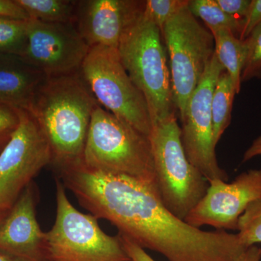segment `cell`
I'll list each match as a JSON object with an SVG mask.
<instances>
[{
  "label": "cell",
  "instance_id": "6da1fadb",
  "mask_svg": "<svg viewBox=\"0 0 261 261\" xmlns=\"http://www.w3.org/2000/svg\"><path fill=\"white\" fill-rule=\"evenodd\" d=\"M68 187L97 219L107 220L120 234L169 261H235L247 249L237 233L203 231L178 219L159 192L129 176L82 166Z\"/></svg>",
  "mask_w": 261,
  "mask_h": 261
},
{
  "label": "cell",
  "instance_id": "7a4b0ae2",
  "mask_svg": "<svg viewBox=\"0 0 261 261\" xmlns=\"http://www.w3.org/2000/svg\"><path fill=\"white\" fill-rule=\"evenodd\" d=\"M99 106L80 71L46 79L27 111L47 139L56 169L83 161L91 118Z\"/></svg>",
  "mask_w": 261,
  "mask_h": 261
},
{
  "label": "cell",
  "instance_id": "3957f363",
  "mask_svg": "<svg viewBox=\"0 0 261 261\" xmlns=\"http://www.w3.org/2000/svg\"><path fill=\"white\" fill-rule=\"evenodd\" d=\"M83 163L93 169L135 178L159 192L149 137L99 105L91 118Z\"/></svg>",
  "mask_w": 261,
  "mask_h": 261
},
{
  "label": "cell",
  "instance_id": "277c9868",
  "mask_svg": "<svg viewBox=\"0 0 261 261\" xmlns=\"http://www.w3.org/2000/svg\"><path fill=\"white\" fill-rule=\"evenodd\" d=\"M163 41L159 27L142 14L124 33L118 47L122 64L147 102L152 126L176 117Z\"/></svg>",
  "mask_w": 261,
  "mask_h": 261
},
{
  "label": "cell",
  "instance_id": "5b68a950",
  "mask_svg": "<svg viewBox=\"0 0 261 261\" xmlns=\"http://www.w3.org/2000/svg\"><path fill=\"white\" fill-rule=\"evenodd\" d=\"M149 140L161 201L185 221L205 195L209 182L187 159L176 117L152 125Z\"/></svg>",
  "mask_w": 261,
  "mask_h": 261
},
{
  "label": "cell",
  "instance_id": "8992f818",
  "mask_svg": "<svg viewBox=\"0 0 261 261\" xmlns=\"http://www.w3.org/2000/svg\"><path fill=\"white\" fill-rule=\"evenodd\" d=\"M56 186V221L46 232L48 260L130 261L118 234L110 236L99 227L95 216L77 210L59 178Z\"/></svg>",
  "mask_w": 261,
  "mask_h": 261
},
{
  "label": "cell",
  "instance_id": "52a82bcc",
  "mask_svg": "<svg viewBox=\"0 0 261 261\" xmlns=\"http://www.w3.org/2000/svg\"><path fill=\"white\" fill-rule=\"evenodd\" d=\"M80 73L99 106L149 137L152 121L142 92L130 80L116 48H89Z\"/></svg>",
  "mask_w": 261,
  "mask_h": 261
},
{
  "label": "cell",
  "instance_id": "ba28073f",
  "mask_svg": "<svg viewBox=\"0 0 261 261\" xmlns=\"http://www.w3.org/2000/svg\"><path fill=\"white\" fill-rule=\"evenodd\" d=\"M161 34L169 57L173 101L181 120L214 56V38L188 6L165 24Z\"/></svg>",
  "mask_w": 261,
  "mask_h": 261
},
{
  "label": "cell",
  "instance_id": "9c48e42d",
  "mask_svg": "<svg viewBox=\"0 0 261 261\" xmlns=\"http://www.w3.org/2000/svg\"><path fill=\"white\" fill-rule=\"evenodd\" d=\"M17 110L18 126L0 152V212L10 211L33 178L51 164L50 147L37 121L27 110Z\"/></svg>",
  "mask_w": 261,
  "mask_h": 261
},
{
  "label": "cell",
  "instance_id": "30bf717a",
  "mask_svg": "<svg viewBox=\"0 0 261 261\" xmlns=\"http://www.w3.org/2000/svg\"><path fill=\"white\" fill-rule=\"evenodd\" d=\"M224 71L214 53L181 119V143L187 158L208 181L214 179L227 181L228 178L216 159L211 113L215 87Z\"/></svg>",
  "mask_w": 261,
  "mask_h": 261
},
{
  "label": "cell",
  "instance_id": "8fae6325",
  "mask_svg": "<svg viewBox=\"0 0 261 261\" xmlns=\"http://www.w3.org/2000/svg\"><path fill=\"white\" fill-rule=\"evenodd\" d=\"M22 57L49 77L80 71L89 46L74 23H49L29 19Z\"/></svg>",
  "mask_w": 261,
  "mask_h": 261
},
{
  "label": "cell",
  "instance_id": "7c38bea8",
  "mask_svg": "<svg viewBox=\"0 0 261 261\" xmlns=\"http://www.w3.org/2000/svg\"><path fill=\"white\" fill-rule=\"evenodd\" d=\"M205 195L185 221L194 227L238 230L239 219L250 203L261 198V169L240 173L231 183L208 181Z\"/></svg>",
  "mask_w": 261,
  "mask_h": 261
},
{
  "label": "cell",
  "instance_id": "4fadbf2b",
  "mask_svg": "<svg viewBox=\"0 0 261 261\" xmlns=\"http://www.w3.org/2000/svg\"><path fill=\"white\" fill-rule=\"evenodd\" d=\"M145 4L139 0L76 1L74 24L89 47L118 49L124 33L143 14Z\"/></svg>",
  "mask_w": 261,
  "mask_h": 261
},
{
  "label": "cell",
  "instance_id": "5bb4252c",
  "mask_svg": "<svg viewBox=\"0 0 261 261\" xmlns=\"http://www.w3.org/2000/svg\"><path fill=\"white\" fill-rule=\"evenodd\" d=\"M32 182L22 192L0 224V249L35 261H49L47 235L37 219L38 196Z\"/></svg>",
  "mask_w": 261,
  "mask_h": 261
},
{
  "label": "cell",
  "instance_id": "9a60e30c",
  "mask_svg": "<svg viewBox=\"0 0 261 261\" xmlns=\"http://www.w3.org/2000/svg\"><path fill=\"white\" fill-rule=\"evenodd\" d=\"M46 79L23 57L0 53V104L27 110Z\"/></svg>",
  "mask_w": 261,
  "mask_h": 261
},
{
  "label": "cell",
  "instance_id": "2e32d148",
  "mask_svg": "<svg viewBox=\"0 0 261 261\" xmlns=\"http://www.w3.org/2000/svg\"><path fill=\"white\" fill-rule=\"evenodd\" d=\"M214 38L215 54L231 76L237 93L241 89V74L247 56V44L226 29L211 31Z\"/></svg>",
  "mask_w": 261,
  "mask_h": 261
},
{
  "label": "cell",
  "instance_id": "e0dca14e",
  "mask_svg": "<svg viewBox=\"0 0 261 261\" xmlns=\"http://www.w3.org/2000/svg\"><path fill=\"white\" fill-rule=\"evenodd\" d=\"M236 94L238 93L231 76L227 72H223L216 82L211 102L213 135L216 146L231 123L233 99Z\"/></svg>",
  "mask_w": 261,
  "mask_h": 261
},
{
  "label": "cell",
  "instance_id": "ac0fdd59",
  "mask_svg": "<svg viewBox=\"0 0 261 261\" xmlns=\"http://www.w3.org/2000/svg\"><path fill=\"white\" fill-rule=\"evenodd\" d=\"M29 19L44 23H74L76 1L70 0H15Z\"/></svg>",
  "mask_w": 261,
  "mask_h": 261
},
{
  "label": "cell",
  "instance_id": "d6986e66",
  "mask_svg": "<svg viewBox=\"0 0 261 261\" xmlns=\"http://www.w3.org/2000/svg\"><path fill=\"white\" fill-rule=\"evenodd\" d=\"M188 8L196 18L204 22L210 32L219 29H226L240 39L243 32L244 20L233 18L226 14L216 0H190Z\"/></svg>",
  "mask_w": 261,
  "mask_h": 261
},
{
  "label": "cell",
  "instance_id": "ffe728a7",
  "mask_svg": "<svg viewBox=\"0 0 261 261\" xmlns=\"http://www.w3.org/2000/svg\"><path fill=\"white\" fill-rule=\"evenodd\" d=\"M28 20L0 17V53L21 56L27 42Z\"/></svg>",
  "mask_w": 261,
  "mask_h": 261
},
{
  "label": "cell",
  "instance_id": "44dd1931",
  "mask_svg": "<svg viewBox=\"0 0 261 261\" xmlns=\"http://www.w3.org/2000/svg\"><path fill=\"white\" fill-rule=\"evenodd\" d=\"M239 240L248 247L261 243V198L252 202L239 219Z\"/></svg>",
  "mask_w": 261,
  "mask_h": 261
},
{
  "label": "cell",
  "instance_id": "7402d4cb",
  "mask_svg": "<svg viewBox=\"0 0 261 261\" xmlns=\"http://www.w3.org/2000/svg\"><path fill=\"white\" fill-rule=\"evenodd\" d=\"M190 0H147L143 15L160 30L180 10L188 6Z\"/></svg>",
  "mask_w": 261,
  "mask_h": 261
},
{
  "label": "cell",
  "instance_id": "603a6c76",
  "mask_svg": "<svg viewBox=\"0 0 261 261\" xmlns=\"http://www.w3.org/2000/svg\"><path fill=\"white\" fill-rule=\"evenodd\" d=\"M247 56L241 74V82L261 80V23L246 39Z\"/></svg>",
  "mask_w": 261,
  "mask_h": 261
},
{
  "label": "cell",
  "instance_id": "cb8c5ba5",
  "mask_svg": "<svg viewBox=\"0 0 261 261\" xmlns=\"http://www.w3.org/2000/svg\"><path fill=\"white\" fill-rule=\"evenodd\" d=\"M18 123V110L0 104V152L9 142Z\"/></svg>",
  "mask_w": 261,
  "mask_h": 261
},
{
  "label": "cell",
  "instance_id": "d4e9b609",
  "mask_svg": "<svg viewBox=\"0 0 261 261\" xmlns=\"http://www.w3.org/2000/svg\"><path fill=\"white\" fill-rule=\"evenodd\" d=\"M216 3L226 14L244 20L248 13L251 0H216Z\"/></svg>",
  "mask_w": 261,
  "mask_h": 261
},
{
  "label": "cell",
  "instance_id": "484cf974",
  "mask_svg": "<svg viewBox=\"0 0 261 261\" xmlns=\"http://www.w3.org/2000/svg\"><path fill=\"white\" fill-rule=\"evenodd\" d=\"M261 23V0H251L250 9L244 20L240 40H245L258 24Z\"/></svg>",
  "mask_w": 261,
  "mask_h": 261
},
{
  "label": "cell",
  "instance_id": "4316f807",
  "mask_svg": "<svg viewBox=\"0 0 261 261\" xmlns=\"http://www.w3.org/2000/svg\"><path fill=\"white\" fill-rule=\"evenodd\" d=\"M122 245L130 261H155L145 252V249L126 236L118 233Z\"/></svg>",
  "mask_w": 261,
  "mask_h": 261
},
{
  "label": "cell",
  "instance_id": "83f0119b",
  "mask_svg": "<svg viewBox=\"0 0 261 261\" xmlns=\"http://www.w3.org/2000/svg\"><path fill=\"white\" fill-rule=\"evenodd\" d=\"M0 17L29 20V15L15 0H0Z\"/></svg>",
  "mask_w": 261,
  "mask_h": 261
},
{
  "label": "cell",
  "instance_id": "f1b7e54d",
  "mask_svg": "<svg viewBox=\"0 0 261 261\" xmlns=\"http://www.w3.org/2000/svg\"><path fill=\"white\" fill-rule=\"evenodd\" d=\"M235 261H261V248L257 245L248 247Z\"/></svg>",
  "mask_w": 261,
  "mask_h": 261
},
{
  "label": "cell",
  "instance_id": "f546056e",
  "mask_svg": "<svg viewBox=\"0 0 261 261\" xmlns=\"http://www.w3.org/2000/svg\"><path fill=\"white\" fill-rule=\"evenodd\" d=\"M259 155H261V136L255 139L250 147L245 151L243 155V162H247Z\"/></svg>",
  "mask_w": 261,
  "mask_h": 261
},
{
  "label": "cell",
  "instance_id": "4dcf8cb0",
  "mask_svg": "<svg viewBox=\"0 0 261 261\" xmlns=\"http://www.w3.org/2000/svg\"><path fill=\"white\" fill-rule=\"evenodd\" d=\"M0 261H35L13 255L0 249Z\"/></svg>",
  "mask_w": 261,
  "mask_h": 261
},
{
  "label": "cell",
  "instance_id": "1f68e13d",
  "mask_svg": "<svg viewBox=\"0 0 261 261\" xmlns=\"http://www.w3.org/2000/svg\"><path fill=\"white\" fill-rule=\"evenodd\" d=\"M8 211H6V212H0V224H1V223L3 222V221L4 220L5 216H6L7 214H8Z\"/></svg>",
  "mask_w": 261,
  "mask_h": 261
},
{
  "label": "cell",
  "instance_id": "d6a6232c",
  "mask_svg": "<svg viewBox=\"0 0 261 261\" xmlns=\"http://www.w3.org/2000/svg\"></svg>",
  "mask_w": 261,
  "mask_h": 261
}]
</instances>
